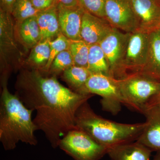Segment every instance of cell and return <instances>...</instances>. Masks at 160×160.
<instances>
[{"mask_svg": "<svg viewBox=\"0 0 160 160\" xmlns=\"http://www.w3.org/2000/svg\"><path fill=\"white\" fill-rule=\"evenodd\" d=\"M15 94L28 109L35 111L37 130L43 132L54 149L68 132L76 128L78 109L94 95L75 92L58 81L56 77L45 76L38 70L20 74Z\"/></svg>", "mask_w": 160, "mask_h": 160, "instance_id": "1", "label": "cell"}, {"mask_svg": "<svg viewBox=\"0 0 160 160\" xmlns=\"http://www.w3.org/2000/svg\"><path fill=\"white\" fill-rule=\"evenodd\" d=\"M2 82L0 99V141L6 151L13 150L19 142L36 146L37 128L32 119L33 111L26 107L16 94Z\"/></svg>", "mask_w": 160, "mask_h": 160, "instance_id": "2", "label": "cell"}, {"mask_svg": "<svg viewBox=\"0 0 160 160\" xmlns=\"http://www.w3.org/2000/svg\"><path fill=\"white\" fill-rule=\"evenodd\" d=\"M75 122L76 127L108 149L137 141L145 126V122L126 124L104 118L94 112L88 102L78 109Z\"/></svg>", "mask_w": 160, "mask_h": 160, "instance_id": "3", "label": "cell"}, {"mask_svg": "<svg viewBox=\"0 0 160 160\" xmlns=\"http://www.w3.org/2000/svg\"><path fill=\"white\" fill-rule=\"evenodd\" d=\"M120 80L124 105L142 114L153 97L160 92V82L139 73Z\"/></svg>", "mask_w": 160, "mask_h": 160, "instance_id": "4", "label": "cell"}, {"mask_svg": "<svg viewBox=\"0 0 160 160\" xmlns=\"http://www.w3.org/2000/svg\"><path fill=\"white\" fill-rule=\"evenodd\" d=\"M58 147L74 160H100L108 151L107 148L76 127L61 139Z\"/></svg>", "mask_w": 160, "mask_h": 160, "instance_id": "5", "label": "cell"}, {"mask_svg": "<svg viewBox=\"0 0 160 160\" xmlns=\"http://www.w3.org/2000/svg\"><path fill=\"white\" fill-rule=\"evenodd\" d=\"M88 94L102 98L103 110L112 115L118 114L124 105L120 88V80L102 73H92L86 83Z\"/></svg>", "mask_w": 160, "mask_h": 160, "instance_id": "6", "label": "cell"}, {"mask_svg": "<svg viewBox=\"0 0 160 160\" xmlns=\"http://www.w3.org/2000/svg\"><path fill=\"white\" fill-rule=\"evenodd\" d=\"M149 33L138 30L130 33L122 65L123 79L140 73L146 66L149 52Z\"/></svg>", "mask_w": 160, "mask_h": 160, "instance_id": "7", "label": "cell"}, {"mask_svg": "<svg viewBox=\"0 0 160 160\" xmlns=\"http://www.w3.org/2000/svg\"><path fill=\"white\" fill-rule=\"evenodd\" d=\"M130 33L113 28L99 44L106 56L109 75L117 79H122V65Z\"/></svg>", "mask_w": 160, "mask_h": 160, "instance_id": "8", "label": "cell"}, {"mask_svg": "<svg viewBox=\"0 0 160 160\" xmlns=\"http://www.w3.org/2000/svg\"><path fill=\"white\" fill-rule=\"evenodd\" d=\"M105 18L113 28L128 33L139 29L129 0H106Z\"/></svg>", "mask_w": 160, "mask_h": 160, "instance_id": "9", "label": "cell"}, {"mask_svg": "<svg viewBox=\"0 0 160 160\" xmlns=\"http://www.w3.org/2000/svg\"><path fill=\"white\" fill-rule=\"evenodd\" d=\"M138 22L139 31L150 33L160 27V0H129Z\"/></svg>", "mask_w": 160, "mask_h": 160, "instance_id": "10", "label": "cell"}, {"mask_svg": "<svg viewBox=\"0 0 160 160\" xmlns=\"http://www.w3.org/2000/svg\"><path fill=\"white\" fill-rule=\"evenodd\" d=\"M57 9L61 32L69 40H82L81 27L85 10L79 5L66 6L58 4Z\"/></svg>", "mask_w": 160, "mask_h": 160, "instance_id": "11", "label": "cell"}, {"mask_svg": "<svg viewBox=\"0 0 160 160\" xmlns=\"http://www.w3.org/2000/svg\"><path fill=\"white\" fill-rule=\"evenodd\" d=\"M142 114L146 117L145 126L136 141L152 152H160V106L148 107Z\"/></svg>", "mask_w": 160, "mask_h": 160, "instance_id": "12", "label": "cell"}, {"mask_svg": "<svg viewBox=\"0 0 160 160\" xmlns=\"http://www.w3.org/2000/svg\"><path fill=\"white\" fill-rule=\"evenodd\" d=\"M112 29L106 18L85 11L82 20L81 38L89 45L99 44Z\"/></svg>", "mask_w": 160, "mask_h": 160, "instance_id": "13", "label": "cell"}, {"mask_svg": "<svg viewBox=\"0 0 160 160\" xmlns=\"http://www.w3.org/2000/svg\"><path fill=\"white\" fill-rule=\"evenodd\" d=\"M152 152L136 141L110 147L107 154L111 160H151Z\"/></svg>", "mask_w": 160, "mask_h": 160, "instance_id": "14", "label": "cell"}, {"mask_svg": "<svg viewBox=\"0 0 160 160\" xmlns=\"http://www.w3.org/2000/svg\"><path fill=\"white\" fill-rule=\"evenodd\" d=\"M139 74L160 82V33L158 30L149 33L147 62Z\"/></svg>", "mask_w": 160, "mask_h": 160, "instance_id": "15", "label": "cell"}, {"mask_svg": "<svg viewBox=\"0 0 160 160\" xmlns=\"http://www.w3.org/2000/svg\"><path fill=\"white\" fill-rule=\"evenodd\" d=\"M58 4L40 11L36 15L40 31V42L48 39H52L58 36L61 32L58 16Z\"/></svg>", "mask_w": 160, "mask_h": 160, "instance_id": "16", "label": "cell"}, {"mask_svg": "<svg viewBox=\"0 0 160 160\" xmlns=\"http://www.w3.org/2000/svg\"><path fill=\"white\" fill-rule=\"evenodd\" d=\"M91 74L87 68L74 65L63 72L62 77L72 91L81 94L89 95L86 85Z\"/></svg>", "mask_w": 160, "mask_h": 160, "instance_id": "17", "label": "cell"}, {"mask_svg": "<svg viewBox=\"0 0 160 160\" xmlns=\"http://www.w3.org/2000/svg\"><path fill=\"white\" fill-rule=\"evenodd\" d=\"M11 13L2 9L0 10V41L2 53L16 48L13 36V23Z\"/></svg>", "mask_w": 160, "mask_h": 160, "instance_id": "18", "label": "cell"}, {"mask_svg": "<svg viewBox=\"0 0 160 160\" xmlns=\"http://www.w3.org/2000/svg\"><path fill=\"white\" fill-rule=\"evenodd\" d=\"M87 68L92 73L110 76L108 63L99 44L90 45Z\"/></svg>", "mask_w": 160, "mask_h": 160, "instance_id": "19", "label": "cell"}, {"mask_svg": "<svg viewBox=\"0 0 160 160\" xmlns=\"http://www.w3.org/2000/svg\"><path fill=\"white\" fill-rule=\"evenodd\" d=\"M20 25V35L26 45L33 46L40 42V31L36 16L27 19Z\"/></svg>", "mask_w": 160, "mask_h": 160, "instance_id": "20", "label": "cell"}, {"mask_svg": "<svg viewBox=\"0 0 160 160\" xmlns=\"http://www.w3.org/2000/svg\"><path fill=\"white\" fill-rule=\"evenodd\" d=\"M48 39L39 42L33 46L29 55V62L37 67H43V70L49 59L50 54V42Z\"/></svg>", "mask_w": 160, "mask_h": 160, "instance_id": "21", "label": "cell"}, {"mask_svg": "<svg viewBox=\"0 0 160 160\" xmlns=\"http://www.w3.org/2000/svg\"><path fill=\"white\" fill-rule=\"evenodd\" d=\"M89 47L90 45L82 40H70L69 50L75 66L87 68Z\"/></svg>", "mask_w": 160, "mask_h": 160, "instance_id": "22", "label": "cell"}, {"mask_svg": "<svg viewBox=\"0 0 160 160\" xmlns=\"http://www.w3.org/2000/svg\"><path fill=\"white\" fill-rule=\"evenodd\" d=\"M39 11L34 8L31 0H16L11 14L21 24L27 19L36 16Z\"/></svg>", "mask_w": 160, "mask_h": 160, "instance_id": "23", "label": "cell"}, {"mask_svg": "<svg viewBox=\"0 0 160 160\" xmlns=\"http://www.w3.org/2000/svg\"><path fill=\"white\" fill-rule=\"evenodd\" d=\"M75 65L74 61L69 49L60 52L56 57L52 63L48 72L55 76L72 66Z\"/></svg>", "mask_w": 160, "mask_h": 160, "instance_id": "24", "label": "cell"}, {"mask_svg": "<svg viewBox=\"0 0 160 160\" xmlns=\"http://www.w3.org/2000/svg\"><path fill=\"white\" fill-rule=\"evenodd\" d=\"M70 40L60 32L57 37L50 42V54L49 59L44 69V71L48 72L53 60L59 53L64 50L69 49Z\"/></svg>", "mask_w": 160, "mask_h": 160, "instance_id": "25", "label": "cell"}, {"mask_svg": "<svg viewBox=\"0 0 160 160\" xmlns=\"http://www.w3.org/2000/svg\"><path fill=\"white\" fill-rule=\"evenodd\" d=\"M106 0H78L79 5L85 11L98 17L105 18Z\"/></svg>", "mask_w": 160, "mask_h": 160, "instance_id": "26", "label": "cell"}, {"mask_svg": "<svg viewBox=\"0 0 160 160\" xmlns=\"http://www.w3.org/2000/svg\"><path fill=\"white\" fill-rule=\"evenodd\" d=\"M34 8L39 11L44 10L58 4L57 0H31Z\"/></svg>", "mask_w": 160, "mask_h": 160, "instance_id": "27", "label": "cell"}, {"mask_svg": "<svg viewBox=\"0 0 160 160\" xmlns=\"http://www.w3.org/2000/svg\"><path fill=\"white\" fill-rule=\"evenodd\" d=\"M16 0H1V9L11 13L12 6Z\"/></svg>", "mask_w": 160, "mask_h": 160, "instance_id": "28", "label": "cell"}, {"mask_svg": "<svg viewBox=\"0 0 160 160\" xmlns=\"http://www.w3.org/2000/svg\"><path fill=\"white\" fill-rule=\"evenodd\" d=\"M58 4L66 6H74L79 5L78 0H57Z\"/></svg>", "mask_w": 160, "mask_h": 160, "instance_id": "29", "label": "cell"}, {"mask_svg": "<svg viewBox=\"0 0 160 160\" xmlns=\"http://www.w3.org/2000/svg\"><path fill=\"white\" fill-rule=\"evenodd\" d=\"M155 105H160V92L152 98L150 100L149 102L147 104L146 109L148 107L155 106Z\"/></svg>", "mask_w": 160, "mask_h": 160, "instance_id": "30", "label": "cell"}, {"mask_svg": "<svg viewBox=\"0 0 160 160\" xmlns=\"http://www.w3.org/2000/svg\"><path fill=\"white\" fill-rule=\"evenodd\" d=\"M152 160H160V152H157Z\"/></svg>", "mask_w": 160, "mask_h": 160, "instance_id": "31", "label": "cell"}, {"mask_svg": "<svg viewBox=\"0 0 160 160\" xmlns=\"http://www.w3.org/2000/svg\"><path fill=\"white\" fill-rule=\"evenodd\" d=\"M158 30L159 32L160 33V27L159 29Z\"/></svg>", "mask_w": 160, "mask_h": 160, "instance_id": "32", "label": "cell"}]
</instances>
